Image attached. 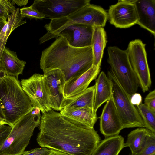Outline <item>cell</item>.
Masks as SVG:
<instances>
[{"label": "cell", "mask_w": 155, "mask_h": 155, "mask_svg": "<svg viewBox=\"0 0 155 155\" xmlns=\"http://www.w3.org/2000/svg\"><path fill=\"white\" fill-rule=\"evenodd\" d=\"M36 138L41 147L70 155H91L101 141L94 128L87 127L51 109L41 116Z\"/></svg>", "instance_id": "obj_1"}, {"label": "cell", "mask_w": 155, "mask_h": 155, "mask_svg": "<svg viewBox=\"0 0 155 155\" xmlns=\"http://www.w3.org/2000/svg\"><path fill=\"white\" fill-rule=\"evenodd\" d=\"M93 62L91 46L74 47L60 36L42 51L40 65L44 73L54 69L61 70L66 82L85 73L92 66Z\"/></svg>", "instance_id": "obj_2"}, {"label": "cell", "mask_w": 155, "mask_h": 155, "mask_svg": "<svg viewBox=\"0 0 155 155\" xmlns=\"http://www.w3.org/2000/svg\"><path fill=\"white\" fill-rule=\"evenodd\" d=\"M0 105L4 120L12 127L34 109L18 79L10 76L0 81Z\"/></svg>", "instance_id": "obj_3"}, {"label": "cell", "mask_w": 155, "mask_h": 155, "mask_svg": "<svg viewBox=\"0 0 155 155\" xmlns=\"http://www.w3.org/2000/svg\"><path fill=\"white\" fill-rule=\"evenodd\" d=\"M107 19V13L102 7L89 4L67 16L51 20L44 26L47 32L40 38V43L57 38L61 31L71 25L81 24L103 27Z\"/></svg>", "instance_id": "obj_4"}, {"label": "cell", "mask_w": 155, "mask_h": 155, "mask_svg": "<svg viewBox=\"0 0 155 155\" xmlns=\"http://www.w3.org/2000/svg\"><path fill=\"white\" fill-rule=\"evenodd\" d=\"M40 111L34 109L13 125L9 135L0 147V155H21L23 153L35 128L40 124Z\"/></svg>", "instance_id": "obj_5"}, {"label": "cell", "mask_w": 155, "mask_h": 155, "mask_svg": "<svg viewBox=\"0 0 155 155\" xmlns=\"http://www.w3.org/2000/svg\"><path fill=\"white\" fill-rule=\"evenodd\" d=\"M108 62L110 71L127 94L131 97L140 86L138 79L129 61L126 50L115 46L107 49Z\"/></svg>", "instance_id": "obj_6"}, {"label": "cell", "mask_w": 155, "mask_h": 155, "mask_svg": "<svg viewBox=\"0 0 155 155\" xmlns=\"http://www.w3.org/2000/svg\"><path fill=\"white\" fill-rule=\"evenodd\" d=\"M107 77L111 85V98L123 128L138 127L145 128L137 108L130 101L127 94L110 71Z\"/></svg>", "instance_id": "obj_7"}, {"label": "cell", "mask_w": 155, "mask_h": 155, "mask_svg": "<svg viewBox=\"0 0 155 155\" xmlns=\"http://www.w3.org/2000/svg\"><path fill=\"white\" fill-rule=\"evenodd\" d=\"M146 44L139 39L130 41L126 50L128 58L142 91L148 90L151 85Z\"/></svg>", "instance_id": "obj_8"}, {"label": "cell", "mask_w": 155, "mask_h": 155, "mask_svg": "<svg viewBox=\"0 0 155 155\" xmlns=\"http://www.w3.org/2000/svg\"><path fill=\"white\" fill-rule=\"evenodd\" d=\"M90 0H35L31 5L46 18L67 16L90 3Z\"/></svg>", "instance_id": "obj_9"}, {"label": "cell", "mask_w": 155, "mask_h": 155, "mask_svg": "<svg viewBox=\"0 0 155 155\" xmlns=\"http://www.w3.org/2000/svg\"><path fill=\"white\" fill-rule=\"evenodd\" d=\"M21 83L34 109H39L42 114L52 109L43 75L35 73L28 79H22Z\"/></svg>", "instance_id": "obj_10"}, {"label": "cell", "mask_w": 155, "mask_h": 155, "mask_svg": "<svg viewBox=\"0 0 155 155\" xmlns=\"http://www.w3.org/2000/svg\"><path fill=\"white\" fill-rule=\"evenodd\" d=\"M134 0H119L110 5L108 19L110 23L117 28H125L137 24L138 17Z\"/></svg>", "instance_id": "obj_11"}, {"label": "cell", "mask_w": 155, "mask_h": 155, "mask_svg": "<svg viewBox=\"0 0 155 155\" xmlns=\"http://www.w3.org/2000/svg\"><path fill=\"white\" fill-rule=\"evenodd\" d=\"M43 76L50 106L53 110L60 111L64 98L63 89L65 79L64 73L60 69H54L44 73Z\"/></svg>", "instance_id": "obj_12"}, {"label": "cell", "mask_w": 155, "mask_h": 155, "mask_svg": "<svg viewBox=\"0 0 155 155\" xmlns=\"http://www.w3.org/2000/svg\"><path fill=\"white\" fill-rule=\"evenodd\" d=\"M100 118V130L105 138L118 135L124 129L111 98L104 106Z\"/></svg>", "instance_id": "obj_13"}, {"label": "cell", "mask_w": 155, "mask_h": 155, "mask_svg": "<svg viewBox=\"0 0 155 155\" xmlns=\"http://www.w3.org/2000/svg\"><path fill=\"white\" fill-rule=\"evenodd\" d=\"M94 27L86 25L76 24L71 25L62 30L58 36L65 38L69 44L74 47L91 46Z\"/></svg>", "instance_id": "obj_14"}, {"label": "cell", "mask_w": 155, "mask_h": 155, "mask_svg": "<svg viewBox=\"0 0 155 155\" xmlns=\"http://www.w3.org/2000/svg\"><path fill=\"white\" fill-rule=\"evenodd\" d=\"M100 67L92 66L82 74L66 82L63 89L64 98L74 96L84 91L91 82L97 78Z\"/></svg>", "instance_id": "obj_15"}, {"label": "cell", "mask_w": 155, "mask_h": 155, "mask_svg": "<svg viewBox=\"0 0 155 155\" xmlns=\"http://www.w3.org/2000/svg\"><path fill=\"white\" fill-rule=\"evenodd\" d=\"M138 20L137 24L155 35V1L134 0Z\"/></svg>", "instance_id": "obj_16"}, {"label": "cell", "mask_w": 155, "mask_h": 155, "mask_svg": "<svg viewBox=\"0 0 155 155\" xmlns=\"http://www.w3.org/2000/svg\"><path fill=\"white\" fill-rule=\"evenodd\" d=\"M62 116L87 127L92 129L98 117L93 109L88 107L64 108L60 111Z\"/></svg>", "instance_id": "obj_17"}, {"label": "cell", "mask_w": 155, "mask_h": 155, "mask_svg": "<svg viewBox=\"0 0 155 155\" xmlns=\"http://www.w3.org/2000/svg\"><path fill=\"white\" fill-rule=\"evenodd\" d=\"M1 65L7 76L18 78L22 74L26 64L25 61L20 60L16 53L5 47L0 58Z\"/></svg>", "instance_id": "obj_18"}, {"label": "cell", "mask_w": 155, "mask_h": 155, "mask_svg": "<svg viewBox=\"0 0 155 155\" xmlns=\"http://www.w3.org/2000/svg\"><path fill=\"white\" fill-rule=\"evenodd\" d=\"M95 92L94 85L74 96L64 98L62 103L61 110L65 108L76 109L84 107L93 109Z\"/></svg>", "instance_id": "obj_19"}, {"label": "cell", "mask_w": 155, "mask_h": 155, "mask_svg": "<svg viewBox=\"0 0 155 155\" xmlns=\"http://www.w3.org/2000/svg\"><path fill=\"white\" fill-rule=\"evenodd\" d=\"M93 110L97 113L98 108L111 98L110 81L105 73L101 72L96 80Z\"/></svg>", "instance_id": "obj_20"}, {"label": "cell", "mask_w": 155, "mask_h": 155, "mask_svg": "<svg viewBox=\"0 0 155 155\" xmlns=\"http://www.w3.org/2000/svg\"><path fill=\"white\" fill-rule=\"evenodd\" d=\"M107 42L106 33L103 27H94L91 45L93 66L100 67L104 50Z\"/></svg>", "instance_id": "obj_21"}, {"label": "cell", "mask_w": 155, "mask_h": 155, "mask_svg": "<svg viewBox=\"0 0 155 155\" xmlns=\"http://www.w3.org/2000/svg\"><path fill=\"white\" fill-rule=\"evenodd\" d=\"M124 138L120 135L105 138L91 155H118L124 148Z\"/></svg>", "instance_id": "obj_22"}, {"label": "cell", "mask_w": 155, "mask_h": 155, "mask_svg": "<svg viewBox=\"0 0 155 155\" xmlns=\"http://www.w3.org/2000/svg\"><path fill=\"white\" fill-rule=\"evenodd\" d=\"M24 19L21 15L19 8H16L9 15L0 33V59L11 33L16 28L27 22Z\"/></svg>", "instance_id": "obj_23"}, {"label": "cell", "mask_w": 155, "mask_h": 155, "mask_svg": "<svg viewBox=\"0 0 155 155\" xmlns=\"http://www.w3.org/2000/svg\"><path fill=\"white\" fill-rule=\"evenodd\" d=\"M150 130L145 128H139L130 132L128 135L124 147H129L131 154L139 152L145 146Z\"/></svg>", "instance_id": "obj_24"}, {"label": "cell", "mask_w": 155, "mask_h": 155, "mask_svg": "<svg viewBox=\"0 0 155 155\" xmlns=\"http://www.w3.org/2000/svg\"><path fill=\"white\" fill-rule=\"evenodd\" d=\"M136 106L145 128L155 133V113L150 110L142 103Z\"/></svg>", "instance_id": "obj_25"}, {"label": "cell", "mask_w": 155, "mask_h": 155, "mask_svg": "<svg viewBox=\"0 0 155 155\" xmlns=\"http://www.w3.org/2000/svg\"><path fill=\"white\" fill-rule=\"evenodd\" d=\"M155 153V133L150 131L146 143L139 152L131 155H152Z\"/></svg>", "instance_id": "obj_26"}, {"label": "cell", "mask_w": 155, "mask_h": 155, "mask_svg": "<svg viewBox=\"0 0 155 155\" xmlns=\"http://www.w3.org/2000/svg\"><path fill=\"white\" fill-rule=\"evenodd\" d=\"M21 16L24 18H27L31 19H42L46 18L45 16L35 9L32 5L24 7L20 9Z\"/></svg>", "instance_id": "obj_27"}, {"label": "cell", "mask_w": 155, "mask_h": 155, "mask_svg": "<svg viewBox=\"0 0 155 155\" xmlns=\"http://www.w3.org/2000/svg\"><path fill=\"white\" fill-rule=\"evenodd\" d=\"M11 0H0V17L7 20L9 15L16 9Z\"/></svg>", "instance_id": "obj_28"}, {"label": "cell", "mask_w": 155, "mask_h": 155, "mask_svg": "<svg viewBox=\"0 0 155 155\" xmlns=\"http://www.w3.org/2000/svg\"><path fill=\"white\" fill-rule=\"evenodd\" d=\"M144 104L151 111L155 113V90L149 93L144 99Z\"/></svg>", "instance_id": "obj_29"}, {"label": "cell", "mask_w": 155, "mask_h": 155, "mask_svg": "<svg viewBox=\"0 0 155 155\" xmlns=\"http://www.w3.org/2000/svg\"><path fill=\"white\" fill-rule=\"evenodd\" d=\"M50 151V149L46 147L36 148L30 150L25 151L21 155H47Z\"/></svg>", "instance_id": "obj_30"}, {"label": "cell", "mask_w": 155, "mask_h": 155, "mask_svg": "<svg viewBox=\"0 0 155 155\" xmlns=\"http://www.w3.org/2000/svg\"><path fill=\"white\" fill-rule=\"evenodd\" d=\"M12 127L8 125H4L0 127V147L9 135Z\"/></svg>", "instance_id": "obj_31"}, {"label": "cell", "mask_w": 155, "mask_h": 155, "mask_svg": "<svg viewBox=\"0 0 155 155\" xmlns=\"http://www.w3.org/2000/svg\"><path fill=\"white\" fill-rule=\"evenodd\" d=\"M131 103L134 105L137 106L142 103V98L140 94L135 93L130 97Z\"/></svg>", "instance_id": "obj_32"}, {"label": "cell", "mask_w": 155, "mask_h": 155, "mask_svg": "<svg viewBox=\"0 0 155 155\" xmlns=\"http://www.w3.org/2000/svg\"><path fill=\"white\" fill-rule=\"evenodd\" d=\"M12 5L16 4L19 6H25L28 3V0H11Z\"/></svg>", "instance_id": "obj_33"}, {"label": "cell", "mask_w": 155, "mask_h": 155, "mask_svg": "<svg viewBox=\"0 0 155 155\" xmlns=\"http://www.w3.org/2000/svg\"><path fill=\"white\" fill-rule=\"evenodd\" d=\"M50 153L47 155H70L66 153L54 149H50Z\"/></svg>", "instance_id": "obj_34"}, {"label": "cell", "mask_w": 155, "mask_h": 155, "mask_svg": "<svg viewBox=\"0 0 155 155\" xmlns=\"http://www.w3.org/2000/svg\"><path fill=\"white\" fill-rule=\"evenodd\" d=\"M6 76L5 71L1 65L0 59V81Z\"/></svg>", "instance_id": "obj_35"}, {"label": "cell", "mask_w": 155, "mask_h": 155, "mask_svg": "<svg viewBox=\"0 0 155 155\" xmlns=\"http://www.w3.org/2000/svg\"><path fill=\"white\" fill-rule=\"evenodd\" d=\"M7 20L6 19L0 17V33L1 31L7 22Z\"/></svg>", "instance_id": "obj_36"}, {"label": "cell", "mask_w": 155, "mask_h": 155, "mask_svg": "<svg viewBox=\"0 0 155 155\" xmlns=\"http://www.w3.org/2000/svg\"><path fill=\"white\" fill-rule=\"evenodd\" d=\"M4 125H9V124L5 120L0 119V127Z\"/></svg>", "instance_id": "obj_37"}, {"label": "cell", "mask_w": 155, "mask_h": 155, "mask_svg": "<svg viewBox=\"0 0 155 155\" xmlns=\"http://www.w3.org/2000/svg\"><path fill=\"white\" fill-rule=\"evenodd\" d=\"M0 119L4 120V118L3 116V114L2 113L0 105Z\"/></svg>", "instance_id": "obj_38"}, {"label": "cell", "mask_w": 155, "mask_h": 155, "mask_svg": "<svg viewBox=\"0 0 155 155\" xmlns=\"http://www.w3.org/2000/svg\"><path fill=\"white\" fill-rule=\"evenodd\" d=\"M152 155H155V153L153 154H152Z\"/></svg>", "instance_id": "obj_39"}]
</instances>
